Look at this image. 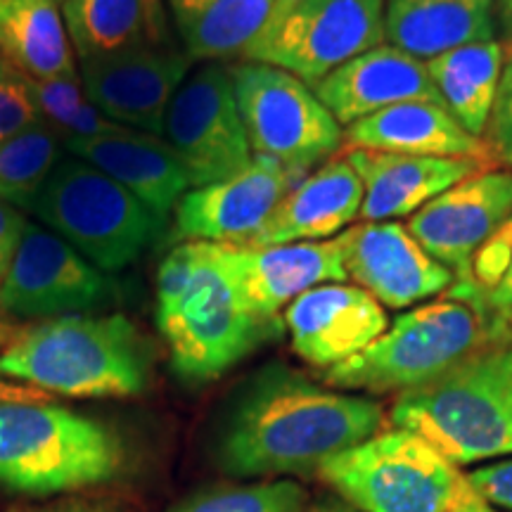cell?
<instances>
[{"label":"cell","mask_w":512,"mask_h":512,"mask_svg":"<svg viewBox=\"0 0 512 512\" xmlns=\"http://www.w3.org/2000/svg\"><path fill=\"white\" fill-rule=\"evenodd\" d=\"M384 408L370 396L313 382L268 363L230 394L216 430L214 456L235 479L318 475L337 453L382 432Z\"/></svg>","instance_id":"cell-1"},{"label":"cell","mask_w":512,"mask_h":512,"mask_svg":"<svg viewBox=\"0 0 512 512\" xmlns=\"http://www.w3.org/2000/svg\"><path fill=\"white\" fill-rule=\"evenodd\" d=\"M157 328L185 382H209L280 332L256 316L240 290L235 245L190 240L157 271Z\"/></svg>","instance_id":"cell-2"},{"label":"cell","mask_w":512,"mask_h":512,"mask_svg":"<svg viewBox=\"0 0 512 512\" xmlns=\"http://www.w3.org/2000/svg\"><path fill=\"white\" fill-rule=\"evenodd\" d=\"M0 375L46 394L136 396L150 380V347L121 313H72L17 332L0 351Z\"/></svg>","instance_id":"cell-3"},{"label":"cell","mask_w":512,"mask_h":512,"mask_svg":"<svg viewBox=\"0 0 512 512\" xmlns=\"http://www.w3.org/2000/svg\"><path fill=\"white\" fill-rule=\"evenodd\" d=\"M389 422L437 446L453 465L512 453V335L437 380L396 396Z\"/></svg>","instance_id":"cell-4"},{"label":"cell","mask_w":512,"mask_h":512,"mask_svg":"<svg viewBox=\"0 0 512 512\" xmlns=\"http://www.w3.org/2000/svg\"><path fill=\"white\" fill-rule=\"evenodd\" d=\"M510 335V325L444 294V299L401 313L368 349L325 370L323 380L339 392L401 396L437 380L486 344Z\"/></svg>","instance_id":"cell-5"},{"label":"cell","mask_w":512,"mask_h":512,"mask_svg":"<svg viewBox=\"0 0 512 512\" xmlns=\"http://www.w3.org/2000/svg\"><path fill=\"white\" fill-rule=\"evenodd\" d=\"M126 448L100 420L55 403H0V486L55 496L112 482Z\"/></svg>","instance_id":"cell-6"},{"label":"cell","mask_w":512,"mask_h":512,"mask_svg":"<svg viewBox=\"0 0 512 512\" xmlns=\"http://www.w3.org/2000/svg\"><path fill=\"white\" fill-rule=\"evenodd\" d=\"M31 214L105 273L131 266L164 235V223L138 197L69 152Z\"/></svg>","instance_id":"cell-7"},{"label":"cell","mask_w":512,"mask_h":512,"mask_svg":"<svg viewBox=\"0 0 512 512\" xmlns=\"http://www.w3.org/2000/svg\"><path fill=\"white\" fill-rule=\"evenodd\" d=\"M318 475L361 512H451L465 489L458 465L401 427L337 453Z\"/></svg>","instance_id":"cell-8"},{"label":"cell","mask_w":512,"mask_h":512,"mask_svg":"<svg viewBox=\"0 0 512 512\" xmlns=\"http://www.w3.org/2000/svg\"><path fill=\"white\" fill-rule=\"evenodd\" d=\"M230 76L254 157L273 159L299 183L337 155L344 128L302 79L247 60Z\"/></svg>","instance_id":"cell-9"},{"label":"cell","mask_w":512,"mask_h":512,"mask_svg":"<svg viewBox=\"0 0 512 512\" xmlns=\"http://www.w3.org/2000/svg\"><path fill=\"white\" fill-rule=\"evenodd\" d=\"M382 43L384 0H302L273 17L242 57L285 69L316 88L344 62Z\"/></svg>","instance_id":"cell-10"},{"label":"cell","mask_w":512,"mask_h":512,"mask_svg":"<svg viewBox=\"0 0 512 512\" xmlns=\"http://www.w3.org/2000/svg\"><path fill=\"white\" fill-rule=\"evenodd\" d=\"M162 138L183 164L192 188L226 181L252 164L230 67L207 62L192 69L166 110Z\"/></svg>","instance_id":"cell-11"},{"label":"cell","mask_w":512,"mask_h":512,"mask_svg":"<svg viewBox=\"0 0 512 512\" xmlns=\"http://www.w3.org/2000/svg\"><path fill=\"white\" fill-rule=\"evenodd\" d=\"M114 283L67 240L27 221L10 271L0 285V311L12 318H60L110 304Z\"/></svg>","instance_id":"cell-12"},{"label":"cell","mask_w":512,"mask_h":512,"mask_svg":"<svg viewBox=\"0 0 512 512\" xmlns=\"http://www.w3.org/2000/svg\"><path fill=\"white\" fill-rule=\"evenodd\" d=\"M190 72L188 53L140 46L86 57L79 76L83 91L107 119L162 138L166 110Z\"/></svg>","instance_id":"cell-13"},{"label":"cell","mask_w":512,"mask_h":512,"mask_svg":"<svg viewBox=\"0 0 512 512\" xmlns=\"http://www.w3.org/2000/svg\"><path fill=\"white\" fill-rule=\"evenodd\" d=\"M337 238L351 283L387 309H411L456 283V275L432 259L401 221H361Z\"/></svg>","instance_id":"cell-14"},{"label":"cell","mask_w":512,"mask_h":512,"mask_svg":"<svg viewBox=\"0 0 512 512\" xmlns=\"http://www.w3.org/2000/svg\"><path fill=\"white\" fill-rule=\"evenodd\" d=\"M510 216L512 171L486 166L427 202L406 226L422 249L463 283L472 256Z\"/></svg>","instance_id":"cell-15"},{"label":"cell","mask_w":512,"mask_h":512,"mask_svg":"<svg viewBox=\"0 0 512 512\" xmlns=\"http://www.w3.org/2000/svg\"><path fill=\"white\" fill-rule=\"evenodd\" d=\"M294 183L278 162L254 157L240 174L185 192L174 209V235L247 247Z\"/></svg>","instance_id":"cell-16"},{"label":"cell","mask_w":512,"mask_h":512,"mask_svg":"<svg viewBox=\"0 0 512 512\" xmlns=\"http://www.w3.org/2000/svg\"><path fill=\"white\" fill-rule=\"evenodd\" d=\"M283 320L294 354L323 370L361 354L389 328L384 306L349 283H328L304 292L287 306Z\"/></svg>","instance_id":"cell-17"},{"label":"cell","mask_w":512,"mask_h":512,"mask_svg":"<svg viewBox=\"0 0 512 512\" xmlns=\"http://www.w3.org/2000/svg\"><path fill=\"white\" fill-rule=\"evenodd\" d=\"M344 159L363 183L361 221L411 219L427 202L491 166L470 157H413L347 147Z\"/></svg>","instance_id":"cell-18"},{"label":"cell","mask_w":512,"mask_h":512,"mask_svg":"<svg viewBox=\"0 0 512 512\" xmlns=\"http://www.w3.org/2000/svg\"><path fill=\"white\" fill-rule=\"evenodd\" d=\"M313 91L342 128L403 102L439 105L425 60L403 53L392 43H382L344 62Z\"/></svg>","instance_id":"cell-19"},{"label":"cell","mask_w":512,"mask_h":512,"mask_svg":"<svg viewBox=\"0 0 512 512\" xmlns=\"http://www.w3.org/2000/svg\"><path fill=\"white\" fill-rule=\"evenodd\" d=\"M240 290L256 316L278 320L280 311L313 287L349 283L339 238L273 247L235 245Z\"/></svg>","instance_id":"cell-20"},{"label":"cell","mask_w":512,"mask_h":512,"mask_svg":"<svg viewBox=\"0 0 512 512\" xmlns=\"http://www.w3.org/2000/svg\"><path fill=\"white\" fill-rule=\"evenodd\" d=\"M361 207V178L344 155L332 157L292 185L247 247L332 240L361 219Z\"/></svg>","instance_id":"cell-21"},{"label":"cell","mask_w":512,"mask_h":512,"mask_svg":"<svg viewBox=\"0 0 512 512\" xmlns=\"http://www.w3.org/2000/svg\"><path fill=\"white\" fill-rule=\"evenodd\" d=\"M64 150L124 185L164 226L178 200L192 188L174 150L150 133L121 128L107 136L67 140Z\"/></svg>","instance_id":"cell-22"},{"label":"cell","mask_w":512,"mask_h":512,"mask_svg":"<svg viewBox=\"0 0 512 512\" xmlns=\"http://www.w3.org/2000/svg\"><path fill=\"white\" fill-rule=\"evenodd\" d=\"M344 143L394 155L470 157L494 164L484 140L465 131L437 102H403L370 114L344 128Z\"/></svg>","instance_id":"cell-23"},{"label":"cell","mask_w":512,"mask_h":512,"mask_svg":"<svg viewBox=\"0 0 512 512\" xmlns=\"http://www.w3.org/2000/svg\"><path fill=\"white\" fill-rule=\"evenodd\" d=\"M384 38L425 62L496 41V0H384Z\"/></svg>","instance_id":"cell-24"},{"label":"cell","mask_w":512,"mask_h":512,"mask_svg":"<svg viewBox=\"0 0 512 512\" xmlns=\"http://www.w3.org/2000/svg\"><path fill=\"white\" fill-rule=\"evenodd\" d=\"M0 57L36 81L79 74L57 0H0Z\"/></svg>","instance_id":"cell-25"},{"label":"cell","mask_w":512,"mask_h":512,"mask_svg":"<svg viewBox=\"0 0 512 512\" xmlns=\"http://www.w3.org/2000/svg\"><path fill=\"white\" fill-rule=\"evenodd\" d=\"M503 62L505 46L501 38L470 43L425 62L439 105L465 131L482 140L494 107Z\"/></svg>","instance_id":"cell-26"},{"label":"cell","mask_w":512,"mask_h":512,"mask_svg":"<svg viewBox=\"0 0 512 512\" xmlns=\"http://www.w3.org/2000/svg\"><path fill=\"white\" fill-rule=\"evenodd\" d=\"M62 15L81 60L157 46L162 38L159 0H64Z\"/></svg>","instance_id":"cell-27"},{"label":"cell","mask_w":512,"mask_h":512,"mask_svg":"<svg viewBox=\"0 0 512 512\" xmlns=\"http://www.w3.org/2000/svg\"><path fill=\"white\" fill-rule=\"evenodd\" d=\"M275 0H209L207 8L183 34L190 60L221 62L238 57L264 31Z\"/></svg>","instance_id":"cell-28"},{"label":"cell","mask_w":512,"mask_h":512,"mask_svg":"<svg viewBox=\"0 0 512 512\" xmlns=\"http://www.w3.org/2000/svg\"><path fill=\"white\" fill-rule=\"evenodd\" d=\"M67 155L62 138L46 121L0 140V202L31 211L55 166Z\"/></svg>","instance_id":"cell-29"},{"label":"cell","mask_w":512,"mask_h":512,"mask_svg":"<svg viewBox=\"0 0 512 512\" xmlns=\"http://www.w3.org/2000/svg\"><path fill=\"white\" fill-rule=\"evenodd\" d=\"M446 294L512 328V216L477 249L463 283H453Z\"/></svg>","instance_id":"cell-30"},{"label":"cell","mask_w":512,"mask_h":512,"mask_svg":"<svg viewBox=\"0 0 512 512\" xmlns=\"http://www.w3.org/2000/svg\"><path fill=\"white\" fill-rule=\"evenodd\" d=\"M31 95H34L41 119L53 128L62 143L67 140H86L117 133L124 126L107 119L93 105L83 91L81 76H62V79H29Z\"/></svg>","instance_id":"cell-31"},{"label":"cell","mask_w":512,"mask_h":512,"mask_svg":"<svg viewBox=\"0 0 512 512\" xmlns=\"http://www.w3.org/2000/svg\"><path fill=\"white\" fill-rule=\"evenodd\" d=\"M309 494L294 479H261L192 496L171 512H311Z\"/></svg>","instance_id":"cell-32"},{"label":"cell","mask_w":512,"mask_h":512,"mask_svg":"<svg viewBox=\"0 0 512 512\" xmlns=\"http://www.w3.org/2000/svg\"><path fill=\"white\" fill-rule=\"evenodd\" d=\"M38 121L43 119L31 95L29 79L0 57V140L27 131Z\"/></svg>","instance_id":"cell-33"},{"label":"cell","mask_w":512,"mask_h":512,"mask_svg":"<svg viewBox=\"0 0 512 512\" xmlns=\"http://www.w3.org/2000/svg\"><path fill=\"white\" fill-rule=\"evenodd\" d=\"M484 143L491 159L512 171V46L505 48L503 72L484 131Z\"/></svg>","instance_id":"cell-34"},{"label":"cell","mask_w":512,"mask_h":512,"mask_svg":"<svg viewBox=\"0 0 512 512\" xmlns=\"http://www.w3.org/2000/svg\"><path fill=\"white\" fill-rule=\"evenodd\" d=\"M465 482L486 505L512 512V458L467 472Z\"/></svg>","instance_id":"cell-35"},{"label":"cell","mask_w":512,"mask_h":512,"mask_svg":"<svg viewBox=\"0 0 512 512\" xmlns=\"http://www.w3.org/2000/svg\"><path fill=\"white\" fill-rule=\"evenodd\" d=\"M24 226H27V216L17 207H12V204L0 202V285H3L12 259H15Z\"/></svg>","instance_id":"cell-36"},{"label":"cell","mask_w":512,"mask_h":512,"mask_svg":"<svg viewBox=\"0 0 512 512\" xmlns=\"http://www.w3.org/2000/svg\"><path fill=\"white\" fill-rule=\"evenodd\" d=\"M46 392L29 387V384L12 382L8 377L0 375V403H43L48 401Z\"/></svg>","instance_id":"cell-37"},{"label":"cell","mask_w":512,"mask_h":512,"mask_svg":"<svg viewBox=\"0 0 512 512\" xmlns=\"http://www.w3.org/2000/svg\"><path fill=\"white\" fill-rule=\"evenodd\" d=\"M169 3H171V10H174L178 29H181V34H185V31L200 19L209 0H169Z\"/></svg>","instance_id":"cell-38"},{"label":"cell","mask_w":512,"mask_h":512,"mask_svg":"<svg viewBox=\"0 0 512 512\" xmlns=\"http://www.w3.org/2000/svg\"><path fill=\"white\" fill-rule=\"evenodd\" d=\"M496 27L505 48L512 46V0H496Z\"/></svg>","instance_id":"cell-39"},{"label":"cell","mask_w":512,"mask_h":512,"mask_svg":"<svg viewBox=\"0 0 512 512\" xmlns=\"http://www.w3.org/2000/svg\"><path fill=\"white\" fill-rule=\"evenodd\" d=\"M451 512H498V510H494L491 505H486L482 498L475 496V491H472L465 482V489L460 491L458 501H456V505H453Z\"/></svg>","instance_id":"cell-40"},{"label":"cell","mask_w":512,"mask_h":512,"mask_svg":"<svg viewBox=\"0 0 512 512\" xmlns=\"http://www.w3.org/2000/svg\"><path fill=\"white\" fill-rule=\"evenodd\" d=\"M311 512H361L356 508H351L347 501H342V498H323V501L313 503Z\"/></svg>","instance_id":"cell-41"},{"label":"cell","mask_w":512,"mask_h":512,"mask_svg":"<svg viewBox=\"0 0 512 512\" xmlns=\"http://www.w3.org/2000/svg\"><path fill=\"white\" fill-rule=\"evenodd\" d=\"M15 337H17V330L12 328L10 323H5V320H0V351L8 347V344H10Z\"/></svg>","instance_id":"cell-42"},{"label":"cell","mask_w":512,"mask_h":512,"mask_svg":"<svg viewBox=\"0 0 512 512\" xmlns=\"http://www.w3.org/2000/svg\"><path fill=\"white\" fill-rule=\"evenodd\" d=\"M297 3H302V0H275V10H273V17H278V15H283V12H287L290 8H294V5ZM271 17V19H273ZM271 19H268V22H271Z\"/></svg>","instance_id":"cell-43"},{"label":"cell","mask_w":512,"mask_h":512,"mask_svg":"<svg viewBox=\"0 0 512 512\" xmlns=\"http://www.w3.org/2000/svg\"><path fill=\"white\" fill-rule=\"evenodd\" d=\"M50 512H114V510H100V508H62V510H50Z\"/></svg>","instance_id":"cell-44"},{"label":"cell","mask_w":512,"mask_h":512,"mask_svg":"<svg viewBox=\"0 0 512 512\" xmlns=\"http://www.w3.org/2000/svg\"><path fill=\"white\" fill-rule=\"evenodd\" d=\"M57 3H64V0H57Z\"/></svg>","instance_id":"cell-45"}]
</instances>
